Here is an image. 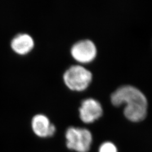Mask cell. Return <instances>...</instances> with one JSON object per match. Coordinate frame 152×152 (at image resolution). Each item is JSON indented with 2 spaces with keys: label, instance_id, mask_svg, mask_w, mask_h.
Segmentation results:
<instances>
[{
  "label": "cell",
  "instance_id": "1",
  "mask_svg": "<svg viewBox=\"0 0 152 152\" xmlns=\"http://www.w3.org/2000/svg\"><path fill=\"white\" fill-rule=\"evenodd\" d=\"M110 101L115 107L126 104L124 114L130 122H141L147 118L148 101L137 87L130 85L121 86L111 94Z\"/></svg>",
  "mask_w": 152,
  "mask_h": 152
},
{
  "label": "cell",
  "instance_id": "2",
  "mask_svg": "<svg viewBox=\"0 0 152 152\" xmlns=\"http://www.w3.org/2000/svg\"><path fill=\"white\" fill-rule=\"evenodd\" d=\"M66 145L77 152H87L92 144L91 132L87 129L71 126L65 132Z\"/></svg>",
  "mask_w": 152,
  "mask_h": 152
},
{
  "label": "cell",
  "instance_id": "3",
  "mask_svg": "<svg viewBox=\"0 0 152 152\" xmlns=\"http://www.w3.org/2000/svg\"><path fill=\"white\" fill-rule=\"evenodd\" d=\"M91 72L82 65L76 64L69 67L63 75L65 85L72 90L82 91L91 83Z\"/></svg>",
  "mask_w": 152,
  "mask_h": 152
},
{
  "label": "cell",
  "instance_id": "4",
  "mask_svg": "<svg viewBox=\"0 0 152 152\" xmlns=\"http://www.w3.org/2000/svg\"><path fill=\"white\" fill-rule=\"evenodd\" d=\"M71 53L77 61L80 63H88L96 57L97 49L92 41L85 39L78 41L72 45Z\"/></svg>",
  "mask_w": 152,
  "mask_h": 152
},
{
  "label": "cell",
  "instance_id": "5",
  "mask_svg": "<svg viewBox=\"0 0 152 152\" xmlns=\"http://www.w3.org/2000/svg\"><path fill=\"white\" fill-rule=\"evenodd\" d=\"M80 117L85 123L89 124L99 119L103 113L102 104L94 98H86L82 101L79 108Z\"/></svg>",
  "mask_w": 152,
  "mask_h": 152
},
{
  "label": "cell",
  "instance_id": "6",
  "mask_svg": "<svg viewBox=\"0 0 152 152\" xmlns=\"http://www.w3.org/2000/svg\"><path fill=\"white\" fill-rule=\"evenodd\" d=\"M32 128L34 133L40 137H51L54 135L56 128L49 118L43 114H37L32 118Z\"/></svg>",
  "mask_w": 152,
  "mask_h": 152
},
{
  "label": "cell",
  "instance_id": "7",
  "mask_svg": "<svg viewBox=\"0 0 152 152\" xmlns=\"http://www.w3.org/2000/svg\"><path fill=\"white\" fill-rule=\"evenodd\" d=\"M34 40L27 33H19L12 39L11 48L18 54L28 53L34 47Z\"/></svg>",
  "mask_w": 152,
  "mask_h": 152
},
{
  "label": "cell",
  "instance_id": "8",
  "mask_svg": "<svg viewBox=\"0 0 152 152\" xmlns=\"http://www.w3.org/2000/svg\"><path fill=\"white\" fill-rule=\"evenodd\" d=\"M99 152H118L114 143L110 141L104 142L99 147Z\"/></svg>",
  "mask_w": 152,
  "mask_h": 152
}]
</instances>
